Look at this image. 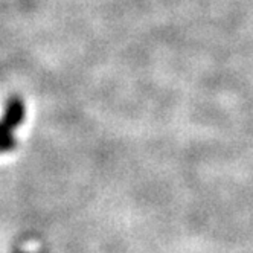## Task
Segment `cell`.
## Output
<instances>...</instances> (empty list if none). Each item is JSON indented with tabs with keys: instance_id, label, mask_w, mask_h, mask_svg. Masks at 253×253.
I'll return each mask as SVG.
<instances>
[{
	"instance_id": "cell-1",
	"label": "cell",
	"mask_w": 253,
	"mask_h": 253,
	"mask_svg": "<svg viewBox=\"0 0 253 253\" xmlns=\"http://www.w3.org/2000/svg\"><path fill=\"white\" fill-rule=\"evenodd\" d=\"M8 116L0 122V151H8L12 145V128L20 125L23 118V104L20 99H11L8 105Z\"/></svg>"
}]
</instances>
